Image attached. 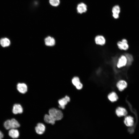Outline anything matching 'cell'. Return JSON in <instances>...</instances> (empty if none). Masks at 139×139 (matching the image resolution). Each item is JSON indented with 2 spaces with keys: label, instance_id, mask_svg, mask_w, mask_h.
I'll return each instance as SVG.
<instances>
[{
  "label": "cell",
  "instance_id": "obj_1",
  "mask_svg": "<svg viewBox=\"0 0 139 139\" xmlns=\"http://www.w3.org/2000/svg\"><path fill=\"white\" fill-rule=\"evenodd\" d=\"M49 113L56 121L61 120L63 117V113L61 110L54 108L50 109L49 111Z\"/></svg>",
  "mask_w": 139,
  "mask_h": 139
},
{
  "label": "cell",
  "instance_id": "obj_2",
  "mask_svg": "<svg viewBox=\"0 0 139 139\" xmlns=\"http://www.w3.org/2000/svg\"><path fill=\"white\" fill-rule=\"evenodd\" d=\"M117 44L118 48L121 50H126L129 48L128 41L125 39H122L121 41H118Z\"/></svg>",
  "mask_w": 139,
  "mask_h": 139
},
{
  "label": "cell",
  "instance_id": "obj_3",
  "mask_svg": "<svg viewBox=\"0 0 139 139\" xmlns=\"http://www.w3.org/2000/svg\"><path fill=\"white\" fill-rule=\"evenodd\" d=\"M8 134L10 137L13 139L18 138L20 135L19 130L16 128H11L8 130Z\"/></svg>",
  "mask_w": 139,
  "mask_h": 139
},
{
  "label": "cell",
  "instance_id": "obj_4",
  "mask_svg": "<svg viewBox=\"0 0 139 139\" xmlns=\"http://www.w3.org/2000/svg\"><path fill=\"white\" fill-rule=\"evenodd\" d=\"M127 64V60L125 56L122 55L118 59L117 66L118 68H120L126 66Z\"/></svg>",
  "mask_w": 139,
  "mask_h": 139
},
{
  "label": "cell",
  "instance_id": "obj_5",
  "mask_svg": "<svg viewBox=\"0 0 139 139\" xmlns=\"http://www.w3.org/2000/svg\"><path fill=\"white\" fill-rule=\"evenodd\" d=\"M70 101V98L67 96H66L65 97L59 99L58 101L59 104V107L62 109H64L65 106Z\"/></svg>",
  "mask_w": 139,
  "mask_h": 139
},
{
  "label": "cell",
  "instance_id": "obj_6",
  "mask_svg": "<svg viewBox=\"0 0 139 139\" xmlns=\"http://www.w3.org/2000/svg\"><path fill=\"white\" fill-rule=\"evenodd\" d=\"M120 11V8L119 5H116L113 7L112 9V16L114 18L117 19L119 18Z\"/></svg>",
  "mask_w": 139,
  "mask_h": 139
},
{
  "label": "cell",
  "instance_id": "obj_7",
  "mask_svg": "<svg viewBox=\"0 0 139 139\" xmlns=\"http://www.w3.org/2000/svg\"><path fill=\"white\" fill-rule=\"evenodd\" d=\"M17 89L20 93L24 94L27 91V85L24 83H19L17 85Z\"/></svg>",
  "mask_w": 139,
  "mask_h": 139
},
{
  "label": "cell",
  "instance_id": "obj_8",
  "mask_svg": "<svg viewBox=\"0 0 139 139\" xmlns=\"http://www.w3.org/2000/svg\"><path fill=\"white\" fill-rule=\"evenodd\" d=\"M45 125L44 124L41 123H38L35 128L36 132L39 134H43L45 132Z\"/></svg>",
  "mask_w": 139,
  "mask_h": 139
},
{
  "label": "cell",
  "instance_id": "obj_9",
  "mask_svg": "<svg viewBox=\"0 0 139 139\" xmlns=\"http://www.w3.org/2000/svg\"><path fill=\"white\" fill-rule=\"evenodd\" d=\"M116 113L117 116L121 117L126 116L127 114V112L125 108L119 107L116 109Z\"/></svg>",
  "mask_w": 139,
  "mask_h": 139
},
{
  "label": "cell",
  "instance_id": "obj_10",
  "mask_svg": "<svg viewBox=\"0 0 139 139\" xmlns=\"http://www.w3.org/2000/svg\"><path fill=\"white\" fill-rule=\"evenodd\" d=\"M77 12L81 14L86 12L87 10V6L84 3H81L79 4L77 7Z\"/></svg>",
  "mask_w": 139,
  "mask_h": 139
},
{
  "label": "cell",
  "instance_id": "obj_11",
  "mask_svg": "<svg viewBox=\"0 0 139 139\" xmlns=\"http://www.w3.org/2000/svg\"><path fill=\"white\" fill-rule=\"evenodd\" d=\"M124 123L126 126L131 127L134 124V118L131 116H127L125 118Z\"/></svg>",
  "mask_w": 139,
  "mask_h": 139
},
{
  "label": "cell",
  "instance_id": "obj_12",
  "mask_svg": "<svg viewBox=\"0 0 139 139\" xmlns=\"http://www.w3.org/2000/svg\"><path fill=\"white\" fill-rule=\"evenodd\" d=\"M23 112V108L19 104H15L13 106L12 109L13 113L16 114H21Z\"/></svg>",
  "mask_w": 139,
  "mask_h": 139
},
{
  "label": "cell",
  "instance_id": "obj_13",
  "mask_svg": "<svg viewBox=\"0 0 139 139\" xmlns=\"http://www.w3.org/2000/svg\"><path fill=\"white\" fill-rule=\"evenodd\" d=\"M95 43L98 45H103L105 43L106 39L102 36L98 35L95 38Z\"/></svg>",
  "mask_w": 139,
  "mask_h": 139
},
{
  "label": "cell",
  "instance_id": "obj_14",
  "mask_svg": "<svg viewBox=\"0 0 139 139\" xmlns=\"http://www.w3.org/2000/svg\"><path fill=\"white\" fill-rule=\"evenodd\" d=\"M116 86L119 90L122 91L126 88L127 86V83L124 80H120L118 82Z\"/></svg>",
  "mask_w": 139,
  "mask_h": 139
},
{
  "label": "cell",
  "instance_id": "obj_15",
  "mask_svg": "<svg viewBox=\"0 0 139 139\" xmlns=\"http://www.w3.org/2000/svg\"><path fill=\"white\" fill-rule=\"evenodd\" d=\"M45 45L47 46H52L55 44V40L53 37L50 36L46 37L45 39Z\"/></svg>",
  "mask_w": 139,
  "mask_h": 139
},
{
  "label": "cell",
  "instance_id": "obj_16",
  "mask_svg": "<svg viewBox=\"0 0 139 139\" xmlns=\"http://www.w3.org/2000/svg\"><path fill=\"white\" fill-rule=\"evenodd\" d=\"M44 120L46 123L50 124L52 125L55 124L56 121L55 119L49 114H46L45 115Z\"/></svg>",
  "mask_w": 139,
  "mask_h": 139
},
{
  "label": "cell",
  "instance_id": "obj_17",
  "mask_svg": "<svg viewBox=\"0 0 139 139\" xmlns=\"http://www.w3.org/2000/svg\"><path fill=\"white\" fill-rule=\"evenodd\" d=\"M0 44L3 47H7L10 45V41L6 38H2L0 40Z\"/></svg>",
  "mask_w": 139,
  "mask_h": 139
},
{
  "label": "cell",
  "instance_id": "obj_18",
  "mask_svg": "<svg viewBox=\"0 0 139 139\" xmlns=\"http://www.w3.org/2000/svg\"><path fill=\"white\" fill-rule=\"evenodd\" d=\"M11 128L18 129L20 126L19 122L15 119L13 118L10 119Z\"/></svg>",
  "mask_w": 139,
  "mask_h": 139
},
{
  "label": "cell",
  "instance_id": "obj_19",
  "mask_svg": "<svg viewBox=\"0 0 139 139\" xmlns=\"http://www.w3.org/2000/svg\"><path fill=\"white\" fill-rule=\"evenodd\" d=\"M108 98L109 100L112 102L116 101L118 99V96L116 93L114 92H112L108 95Z\"/></svg>",
  "mask_w": 139,
  "mask_h": 139
},
{
  "label": "cell",
  "instance_id": "obj_20",
  "mask_svg": "<svg viewBox=\"0 0 139 139\" xmlns=\"http://www.w3.org/2000/svg\"><path fill=\"white\" fill-rule=\"evenodd\" d=\"M126 58L127 60V65H130L133 62L134 59L133 56L129 53H127L125 55Z\"/></svg>",
  "mask_w": 139,
  "mask_h": 139
},
{
  "label": "cell",
  "instance_id": "obj_21",
  "mask_svg": "<svg viewBox=\"0 0 139 139\" xmlns=\"http://www.w3.org/2000/svg\"><path fill=\"white\" fill-rule=\"evenodd\" d=\"M3 125L4 128L8 130L11 129L10 119H7L3 123Z\"/></svg>",
  "mask_w": 139,
  "mask_h": 139
},
{
  "label": "cell",
  "instance_id": "obj_22",
  "mask_svg": "<svg viewBox=\"0 0 139 139\" xmlns=\"http://www.w3.org/2000/svg\"><path fill=\"white\" fill-rule=\"evenodd\" d=\"M50 4L51 6L54 7L58 6L60 4V0H49Z\"/></svg>",
  "mask_w": 139,
  "mask_h": 139
},
{
  "label": "cell",
  "instance_id": "obj_23",
  "mask_svg": "<svg viewBox=\"0 0 139 139\" xmlns=\"http://www.w3.org/2000/svg\"><path fill=\"white\" fill-rule=\"evenodd\" d=\"M72 82L73 84L75 86L81 82L79 78L75 76L72 79Z\"/></svg>",
  "mask_w": 139,
  "mask_h": 139
},
{
  "label": "cell",
  "instance_id": "obj_24",
  "mask_svg": "<svg viewBox=\"0 0 139 139\" xmlns=\"http://www.w3.org/2000/svg\"><path fill=\"white\" fill-rule=\"evenodd\" d=\"M76 88L78 90H80L83 87V84L81 82L75 86Z\"/></svg>",
  "mask_w": 139,
  "mask_h": 139
},
{
  "label": "cell",
  "instance_id": "obj_25",
  "mask_svg": "<svg viewBox=\"0 0 139 139\" xmlns=\"http://www.w3.org/2000/svg\"><path fill=\"white\" fill-rule=\"evenodd\" d=\"M4 137V134L3 132L0 130V139H2Z\"/></svg>",
  "mask_w": 139,
  "mask_h": 139
}]
</instances>
